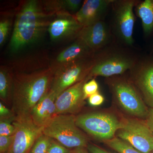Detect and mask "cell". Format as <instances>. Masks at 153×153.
<instances>
[{
    "mask_svg": "<svg viewBox=\"0 0 153 153\" xmlns=\"http://www.w3.org/2000/svg\"><path fill=\"white\" fill-rule=\"evenodd\" d=\"M82 27L74 16L68 12H61L49 24L48 31L51 40L58 41L74 36L77 38Z\"/></svg>",
    "mask_w": 153,
    "mask_h": 153,
    "instance_id": "cell-13",
    "label": "cell"
},
{
    "mask_svg": "<svg viewBox=\"0 0 153 153\" xmlns=\"http://www.w3.org/2000/svg\"><path fill=\"white\" fill-rule=\"evenodd\" d=\"M94 53L79 38L60 52L51 67L52 71L65 64L94 57Z\"/></svg>",
    "mask_w": 153,
    "mask_h": 153,
    "instance_id": "cell-15",
    "label": "cell"
},
{
    "mask_svg": "<svg viewBox=\"0 0 153 153\" xmlns=\"http://www.w3.org/2000/svg\"><path fill=\"white\" fill-rule=\"evenodd\" d=\"M13 139L14 135L11 136H0V153H8Z\"/></svg>",
    "mask_w": 153,
    "mask_h": 153,
    "instance_id": "cell-25",
    "label": "cell"
},
{
    "mask_svg": "<svg viewBox=\"0 0 153 153\" xmlns=\"http://www.w3.org/2000/svg\"><path fill=\"white\" fill-rule=\"evenodd\" d=\"M71 153H88L85 147L78 148L72 150Z\"/></svg>",
    "mask_w": 153,
    "mask_h": 153,
    "instance_id": "cell-31",
    "label": "cell"
},
{
    "mask_svg": "<svg viewBox=\"0 0 153 153\" xmlns=\"http://www.w3.org/2000/svg\"><path fill=\"white\" fill-rule=\"evenodd\" d=\"M56 96L49 90L32 110L30 117L38 127L43 128L56 115Z\"/></svg>",
    "mask_w": 153,
    "mask_h": 153,
    "instance_id": "cell-16",
    "label": "cell"
},
{
    "mask_svg": "<svg viewBox=\"0 0 153 153\" xmlns=\"http://www.w3.org/2000/svg\"><path fill=\"white\" fill-rule=\"evenodd\" d=\"M98 85L95 79H93L85 82L83 85V91L85 99L98 92Z\"/></svg>",
    "mask_w": 153,
    "mask_h": 153,
    "instance_id": "cell-23",
    "label": "cell"
},
{
    "mask_svg": "<svg viewBox=\"0 0 153 153\" xmlns=\"http://www.w3.org/2000/svg\"><path fill=\"white\" fill-rule=\"evenodd\" d=\"M146 123L153 133V108L150 109L148 114L147 120Z\"/></svg>",
    "mask_w": 153,
    "mask_h": 153,
    "instance_id": "cell-30",
    "label": "cell"
},
{
    "mask_svg": "<svg viewBox=\"0 0 153 153\" xmlns=\"http://www.w3.org/2000/svg\"><path fill=\"white\" fill-rule=\"evenodd\" d=\"M82 40L94 53L102 51L110 45L111 31L103 21L83 27L77 38Z\"/></svg>",
    "mask_w": 153,
    "mask_h": 153,
    "instance_id": "cell-11",
    "label": "cell"
},
{
    "mask_svg": "<svg viewBox=\"0 0 153 153\" xmlns=\"http://www.w3.org/2000/svg\"><path fill=\"white\" fill-rule=\"evenodd\" d=\"M136 6V12L141 20L144 33L149 35L153 31V0H145Z\"/></svg>",
    "mask_w": 153,
    "mask_h": 153,
    "instance_id": "cell-18",
    "label": "cell"
},
{
    "mask_svg": "<svg viewBox=\"0 0 153 153\" xmlns=\"http://www.w3.org/2000/svg\"><path fill=\"white\" fill-rule=\"evenodd\" d=\"M105 142L108 146L119 153H146L139 151L126 142L118 137H114Z\"/></svg>",
    "mask_w": 153,
    "mask_h": 153,
    "instance_id": "cell-20",
    "label": "cell"
},
{
    "mask_svg": "<svg viewBox=\"0 0 153 153\" xmlns=\"http://www.w3.org/2000/svg\"><path fill=\"white\" fill-rule=\"evenodd\" d=\"M13 76L5 69L0 71V98L4 103L11 104Z\"/></svg>",
    "mask_w": 153,
    "mask_h": 153,
    "instance_id": "cell-19",
    "label": "cell"
},
{
    "mask_svg": "<svg viewBox=\"0 0 153 153\" xmlns=\"http://www.w3.org/2000/svg\"><path fill=\"white\" fill-rule=\"evenodd\" d=\"M72 151L52 139L47 153H71Z\"/></svg>",
    "mask_w": 153,
    "mask_h": 153,
    "instance_id": "cell-24",
    "label": "cell"
},
{
    "mask_svg": "<svg viewBox=\"0 0 153 153\" xmlns=\"http://www.w3.org/2000/svg\"><path fill=\"white\" fill-rule=\"evenodd\" d=\"M13 123L16 132L8 153H29L38 137L43 134V128L34 124L31 117L15 118Z\"/></svg>",
    "mask_w": 153,
    "mask_h": 153,
    "instance_id": "cell-9",
    "label": "cell"
},
{
    "mask_svg": "<svg viewBox=\"0 0 153 153\" xmlns=\"http://www.w3.org/2000/svg\"><path fill=\"white\" fill-rule=\"evenodd\" d=\"M53 74L50 68L13 76L11 105L15 118L31 117L34 107L50 90Z\"/></svg>",
    "mask_w": 153,
    "mask_h": 153,
    "instance_id": "cell-1",
    "label": "cell"
},
{
    "mask_svg": "<svg viewBox=\"0 0 153 153\" xmlns=\"http://www.w3.org/2000/svg\"><path fill=\"white\" fill-rule=\"evenodd\" d=\"M46 15L36 0L26 2L17 14L10 42L11 51L17 52L36 42L47 25Z\"/></svg>",
    "mask_w": 153,
    "mask_h": 153,
    "instance_id": "cell-2",
    "label": "cell"
},
{
    "mask_svg": "<svg viewBox=\"0 0 153 153\" xmlns=\"http://www.w3.org/2000/svg\"><path fill=\"white\" fill-rule=\"evenodd\" d=\"M112 86L119 103L126 112L139 117H145L148 115L141 99L129 82L118 79L113 83Z\"/></svg>",
    "mask_w": 153,
    "mask_h": 153,
    "instance_id": "cell-10",
    "label": "cell"
},
{
    "mask_svg": "<svg viewBox=\"0 0 153 153\" xmlns=\"http://www.w3.org/2000/svg\"><path fill=\"white\" fill-rule=\"evenodd\" d=\"M133 68L137 71L138 85L153 106V63L148 64L138 60Z\"/></svg>",
    "mask_w": 153,
    "mask_h": 153,
    "instance_id": "cell-17",
    "label": "cell"
},
{
    "mask_svg": "<svg viewBox=\"0 0 153 153\" xmlns=\"http://www.w3.org/2000/svg\"><path fill=\"white\" fill-rule=\"evenodd\" d=\"M94 64V57L65 64L53 71L50 90L57 97L63 91L88 76Z\"/></svg>",
    "mask_w": 153,
    "mask_h": 153,
    "instance_id": "cell-6",
    "label": "cell"
},
{
    "mask_svg": "<svg viewBox=\"0 0 153 153\" xmlns=\"http://www.w3.org/2000/svg\"><path fill=\"white\" fill-rule=\"evenodd\" d=\"M138 1L134 0L113 1V30L121 44L131 47L134 43L133 33L135 17L133 9Z\"/></svg>",
    "mask_w": 153,
    "mask_h": 153,
    "instance_id": "cell-7",
    "label": "cell"
},
{
    "mask_svg": "<svg viewBox=\"0 0 153 153\" xmlns=\"http://www.w3.org/2000/svg\"><path fill=\"white\" fill-rule=\"evenodd\" d=\"M122 123L121 127L116 134L117 137L142 152H152L153 133L146 123L135 119L125 120Z\"/></svg>",
    "mask_w": 153,
    "mask_h": 153,
    "instance_id": "cell-8",
    "label": "cell"
},
{
    "mask_svg": "<svg viewBox=\"0 0 153 153\" xmlns=\"http://www.w3.org/2000/svg\"><path fill=\"white\" fill-rule=\"evenodd\" d=\"M52 140L42 134L36 140L29 153H47Z\"/></svg>",
    "mask_w": 153,
    "mask_h": 153,
    "instance_id": "cell-21",
    "label": "cell"
},
{
    "mask_svg": "<svg viewBox=\"0 0 153 153\" xmlns=\"http://www.w3.org/2000/svg\"><path fill=\"white\" fill-rule=\"evenodd\" d=\"M10 27V23L8 20H4L0 22V45L4 43Z\"/></svg>",
    "mask_w": 153,
    "mask_h": 153,
    "instance_id": "cell-26",
    "label": "cell"
},
{
    "mask_svg": "<svg viewBox=\"0 0 153 153\" xmlns=\"http://www.w3.org/2000/svg\"><path fill=\"white\" fill-rule=\"evenodd\" d=\"M152 153H153V150L152 152Z\"/></svg>",
    "mask_w": 153,
    "mask_h": 153,
    "instance_id": "cell-32",
    "label": "cell"
},
{
    "mask_svg": "<svg viewBox=\"0 0 153 153\" xmlns=\"http://www.w3.org/2000/svg\"><path fill=\"white\" fill-rule=\"evenodd\" d=\"M87 148L90 153H109L103 149L94 145H88Z\"/></svg>",
    "mask_w": 153,
    "mask_h": 153,
    "instance_id": "cell-29",
    "label": "cell"
},
{
    "mask_svg": "<svg viewBox=\"0 0 153 153\" xmlns=\"http://www.w3.org/2000/svg\"><path fill=\"white\" fill-rule=\"evenodd\" d=\"M111 45L94 56V64L88 76L105 77L122 74L133 68L138 59L125 49L114 48Z\"/></svg>",
    "mask_w": 153,
    "mask_h": 153,
    "instance_id": "cell-3",
    "label": "cell"
},
{
    "mask_svg": "<svg viewBox=\"0 0 153 153\" xmlns=\"http://www.w3.org/2000/svg\"><path fill=\"white\" fill-rule=\"evenodd\" d=\"M43 134L68 149L88 146L87 137L76 125L74 115H55L43 128Z\"/></svg>",
    "mask_w": 153,
    "mask_h": 153,
    "instance_id": "cell-4",
    "label": "cell"
},
{
    "mask_svg": "<svg viewBox=\"0 0 153 153\" xmlns=\"http://www.w3.org/2000/svg\"><path fill=\"white\" fill-rule=\"evenodd\" d=\"M104 97L100 94L97 92L88 97V102L92 106H98L103 103Z\"/></svg>",
    "mask_w": 153,
    "mask_h": 153,
    "instance_id": "cell-28",
    "label": "cell"
},
{
    "mask_svg": "<svg viewBox=\"0 0 153 153\" xmlns=\"http://www.w3.org/2000/svg\"><path fill=\"white\" fill-rule=\"evenodd\" d=\"M13 122V121L9 120L0 119V136L14 135L16 132V127Z\"/></svg>",
    "mask_w": 153,
    "mask_h": 153,
    "instance_id": "cell-22",
    "label": "cell"
},
{
    "mask_svg": "<svg viewBox=\"0 0 153 153\" xmlns=\"http://www.w3.org/2000/svg\"><path fill=\"white\" fill-rule=\"evenodd\" d=\"M90 78L76 83L63 91L55 100L56 114H73L79 111L84 104L83 85Z\"/></svg>",
    "mask_w": 153,
    "mask_h": 153,
    "instance_id": "cell-12",
    "label": "cell"
},
{
    "mask_svg": "<svg viewBox=\"0 0 153 153\" xmlns=\"http://www.w3.org/2000/svg\"><path fill=\"white\" fill-rule=\"evenodd\" d=\"M114 0H86L75 14V18L82 27L102 21Z\"/></svg>",
    "mask_w": 153,
    "mask_h": 153,
    "instance_id": "cell-14",
    "label": "cell"
},
{
    "mask_svg": "<svg viewBox=\"0 0 153 153\" xmlns=\"http://www.w3.org/2000/svg\"><path fill=\"white\" fill-rule=\"evenodd\" d=\"M76 125L93 137L100 140H109L121 127L122 121L110 114L90 112L76 117Z\"/></svg>",
    "mask_w": 153,
    "mask_h": 153,
    "instance_id": "cell-5",
    "label": "cell"
},
{
    "mask_svg": "<svg viewBox=\"0 0 153 153\" xmlns=\"http://www.w3.org/2000/svg\"><path fill=\"white\" fill-rule=\"evenodd\" d=\"M15 117L14 113L12 110L9 109L5 105L0 102V119L9 120L14 121Z\"/></svg>",
    "mask_w": 153,
    "mask_h": 153,
    "instance_id": "cell-27",
    "label": "cell"
}]
</instances>
